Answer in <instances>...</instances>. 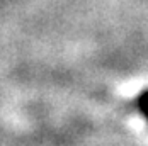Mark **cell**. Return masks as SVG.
Here are the masks:
<instances>
[{
	"label": "cell",
	"instance_id": "6da1fadb",
	"mask_svg": "<svg viewBox=\"0 0 148 146\" xmlns=\"http://www.w3.org/2000/svg\"><path fill=\"white\" fill-rule=\"evenodd\" d=\"M133 105H134V109H136V112L143 117L145 122L148 124V88L147 90H141L138 93V97L134 99Z\"/></svg>",
	"mask_w": 148,
	"mask_h": 146
}]
</instances>
